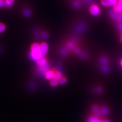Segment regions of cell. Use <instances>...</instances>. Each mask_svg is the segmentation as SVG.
<instances>
[{
    "label": "cell",
    "instance_id": "obj_21",
    "mask_svg": "<svg viewBox=\"0 0 122 122\" xmlns=\"http://www.w3.org/2000/svg\"><path fill=\"white\" fill-rule=\"evenodd\" d=\"M117 4L122 7V0H118Z\"/></svg>",
    "mask_w": 122,
    "mask_h": 122
},
{
    "label": "cell",
    "instance_id": "obj_8",
    "mask_svg": "<svg viewBox=\"0 0 122 122\" xmlns=\"http://www.w3.org/2000/svg\"><path fill=\"white\" fill-rule=\"evenodd\" d=\"M23 13L24 15L27 17L30 16L31 15V10L28 8H25V9H24L23 11Z\"/></svg>",
    "mask_w": 122,
    "mask_h": 122
},
{
    "label": "cell",
    "instance_id": "obj_4",
    "mask_svg": "<svg viewBox=\"0 0 122 122\" xmlns=\"http://www.w3.org/2000/svg\"><path fill=\"white\" fill-rule=\"evenodd\" d=\"M101 3L105 7L114 6L118 4V0H102Z\"/></svg>",
    "mask_w": 122,
    "mask_h": 122
},
{
    "label": "cell",
    "instance_id": "obj_12",
    "mask_svg": "<svg viewBox=\"0 0 122 122\" xmlns=\"http://www.w3.org/2000/svg\"><path fill=\"white\" fill-rule=\"evenodd\" d=\"M100 112H101V113H102L104 115H107L109 113V110L107 108L103 107L101 109Z\"/></svg>",
    "mask_w": 122,
    "mask_h": 122
},
{
    "label": "cell",
    "instance_id": "obj_2",
    "mask_svg": "<svg viewBox=\"0 0 122 122\" xmlns=\"http://www.w3.org/2000/svg\"><path fill=\"white\" fill-rule=\"evenodd\" d=\"M37 62L39 66L40 72L41 74H46V73L48 71L49 68L46 60L44 58V57H43L37 61Z\"/></svg>",
    "mask_w": 122,
    "mask_h": 122
},
{
    "label": "cell",
    "instance_id": "obj_17",
    "mask_svg": "<svg viewBox=\"0 0 122 122\" xmlns=\"http://www.w3.org/2000/svg\"><path fill=\"white\" fill-rule=\"evenodd\" d=\"M73 6L75 7L78 8L80 6V2L79 1L76 0V1H74V2L73 3Z\"/></svg>",
    "mask_w": 122,
    "mask_h": 122
},
{
    "label": "cell",
    "instance_id": "obj_14",
    "mask_svg": "<svg viewBox=\"0 0 122 122\" xmlns=\"http://www.w3.org/2000/svg\"><path fill=\"white\" fill-rule=\"evenodd\" d=\"M58 81L59 84H64L66 83L67 80H66V78L65 77H61V78Z\"/></svg>",
    "mask_w": 122,
    "mask_h": 122
},
{
    "label": "cell",
    "instance_id": "obj_15",
    "mask_svg": "<svg viewBox=\"0 0 122 122\" xmlns=\"http://www.w3.org/2000/svg\"><path fill=\"white\" fill-rule=\"evenodd\" d=\"M5 30V26L4 25L1 23H0V34L4 32Z\"/></svg>",
    "mask_w": 122,
    "mask_h": 122
},
{
    "label": "cell",
    "instance_id": "obj_24",
    "mask_svg": "<svg viewBox=\"0 0 122 122\" xmlns=\"http://www.w3.org/2000/svg\"><path fill=\"white\" fill-rule=\"evenodd\" d=\"M120 41H121V42L122 43V36H121V38H120Z\"/></svg>",
    "mask_w": 122,
    "mask_h": 122
},
{
    "label": "cell",
    "instance_id": "obj_6",
    "mask_svg": "<svg viewBox=\"0 0 122 122\" xmlns=\"http://www.w3.org/2000/svg\"><path fill=\"white\" fill-rule=\"evenodd\" d=\"M92 111L97 116H100L101 113L100 112V109L98 106L97 105H94L92 107Z\"/></svg>",
    "mask_w": 122,
    "mask_h": 122
},
{
    "label": "cell",
    "instance_id": "obj_18",
    "mask_svg": "<svg viewBox=\"0 0 122 122\" xmlns=\"http://www.w3.org/2000/svg\"><path fill=\"white\" fill-rule=\"evenodd\" d=\"M41 36H42V38H43V39H47V38H48V34H47V33H46V32H44V33H43L42 34Z\"/></svg>",
    "mask_w": 122,
    "mask_h": 122
},
{
    "label": "cell",
    "instance_id": "obj_25",
    "mask_svg": "<svg viewBox=\"0 0 122 122\" xmlns=\"http://www.w3.org/2000/svg\"></svg>",
    "mask_w": 122,
    "mask_h": 122
},
{
    "label": "cell",
    "instance_id": "obj_5",
    "mask_svg": "<svg viewBox=\"0 0 122 122\" xmlns=\"http://www.w3.org/2000/svg\"><path fill=\"white\" fill-rule=\"evenodd\" d=\"M48 44L45 43H43L40 44V51L42 55L44 57L47 53L48 51Z\"/></svg>",
    "mask_w": 122,
    "mask_h": 122
},
{
    "label": "cell",
    "instance_id": "obj_22",
    "mask_svg": "<svg viewBox=\"0 0 122 122\" xmlns=\"http://www.w3.org/2000/svg\"><path fill=\"white\" fill-rule=\"evenodd\" d=\"M3 5H4V3L3 1V0H0V7H2Z\"/></svg>",
    "mask_w": 122,
    "mask_h": 122
},
{
    "label": "cell",
    "instance_id": "obj_19",
    "mask_svg": "<svg viewBox=\"0 0 122 122\" xmlns=\"http://www.w3.org/2000/svg\"><path fill=\"white\" fill-rule=\"evenodd\" d=\"M109 122L108 120H99V119L98 120H96V121H93V122Z\"/></svg>",
    "mask_w": 122,
    "mask_h": 122
},
{
    "label": "cell",
    "instance_id": "obj_3",
    "mask_svg": "<svg viewBox=\"0 0 122 122\" xmlns=\"http://www.w3.org/2000/svg\"><path fill=\"white\" fill-rule=\"evenodd\" d=\"M90 12L93 16H97L100 14V9L97 5H92L90 8Z\"/></svg>",
    "mask_w": 122,
    "mask_h": 122
},
{
    "label": "cell",
    "instance_id": "obj_7",
    "mask_svg": "<svg viewBox=\"0 0 122 122\" xmlns=\"http://www.w3.org/2000/svg\"><path fill=\"white\" fill-rule=\"evenodd\" d=\"M54 72L53 71H48L46 74H45V76L46 78L48 80H52L54 79Z\"/></svg>",
    "mask_w": 122,
    "mask_h": 122
},
{
    "label": "cell",
    "instance_id": "obj_13",
    "mask_svg": "<svg viewBox=\"0 0 122 122\" xmlns=\"http://www.w3.org/2000/svg\"><path fill=\"white\" fill-rule=\"evenodd\" d=\"M58 84H59V82H58V80H55V79H53L52 80H51V82H50L51 85L53 87L56 86L58 85Z\"/></svg>",
    "mask_w": 122,
    "mask_h": 122
},
{
    "label": "cell",
    "instance_id": "obj_10",
    "mask_svg": "<svg viewBox=\"0 0 122 122\" xmlns=\"http://www.w3.org/2000/svg\"><path fill=\"white\" fill-rule=\"evenodd\" d=\"M14 0H5L4 3L5 7L8 8L10 7L13 4Z\"/></svg>",
    "mask_w": 122,
    "mask_h": 122
},
{
    "label": "cell",
    "instance_id": "obj_16",
    "mask_svg": "<svg viewBox=\"0 0 122 122\" xmlns=\"http://www.w3.org/2000/svg\"><path fill=\"white\" fill-rule=\"evenodd\" d=\"M61 54L62 56H66L67 54V51L66 48H62L61 51Z\"/></svg>",
    "mask_w": 122,
    "mask_h": 122
},
{
    "label": "cell",
    "instance_id": "obj_1",
    "mask_svg": "<svg viewBox=\"0 0 122 122\" xmlns=\"http://www.w3.org/2000/svg\"><path fill=\"white\" fill-rule=\"evenodd\" d=\"M30 57L31 60L35 61H37L40 58L43 57L40 51V44L37 43L32 44L31 47Z\"/></svg>",
    "mask_w": 122,
    "mask_h": 122
},
{
    "label": "cell",
    "instance_id": "obj_20",
    "mask_svg": "<svg viewBox=\"0 0 122 122\" xmlns=\"http://www.w3.org/2000/svg\"><path fill=\"white\" fill-rule=\"evenodd\" d=\"M67 45H68L67 46V48H70V49L72 48L73 47V45L72 44H71V43H69V44H67Z\"/></svg>",
    "mask_w": 122,
    "mask_h": 122
},
{
    "label": "cell",
    "instance_id": "obj_23",
    "mask_svg": "<svg viewBox=\"0 0 122 122\" xmlns=\"http://www.w3.org/2000/svg\"><path fill=\"white\" fill-rule=\"evenodd\" d=\"M120 64H121V66L122 67V60H121V61H120Z\"/></svg>",
    "mask_w": 122,
    "mask_h": 122
},
{
    "label": "cell",
    "instance_id": "obj_11",
    "mask_svg": "<svg viewBox=\"0 0 122 122\" xmlns=\"http://www.w3.org/2000/svg\"><path fill=\"white\" fill-rule=\"evenodd\" d=\"M61 77V75L58 71H55L54 75V79L59 80Z\"/></svg>",
    "mask_w": 122,
    "mask_h": 122
},
{
    "label": "cell",
    "instance_id": "obj_9",
    "mask_svg": "<svg viewBox=\"0 0 122 122\" xmlns=\"http://www.w3.org/2000/svg\"><path fill=\"white\" fill-rule=\"evenodd\" d=\"M113 10L116 13H120L122 11V7L117 4L113 7Z\"/></svg>",
    "mask_w": 122,
    "mask_h": 122
}]
</instances>
